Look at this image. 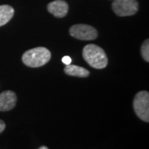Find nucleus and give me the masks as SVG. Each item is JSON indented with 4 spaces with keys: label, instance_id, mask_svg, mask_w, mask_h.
<instances>
[{
    "label": "nucleus",
    "instance_id": "39448f33",
    "mask_svg": "<svg viewBox=\"0 0 149 149\" xmlns=\"http://www.w3.org/2000/svg\"><path fill=\"white\" fill-rule=\"evenodd\" d=\"M70 34L79 40H95L98 37V32L95 27L86 24H76L70 28Z\"/></svg>",
    "mask_w": 149,
    "mask_h": 149
},
{
    "label": "nucleus",
    "instance_id": "9b49d317",
    "mask_svg": "<svg viewBox=\"0 0 149 149\" xmlns=\"http://www.w3.org/2000/svg\"><path fill=\"white\" fill-rule=\"evenodd\" d=\"M62 62L64 63L65 65H68L71 63V58L68 56H64L63 58H62Z\"/></svg>",
    "mask_w": 149,
    "mask_h": 149
},
{
    "label": "nucleus",
    "instance_id": "f257e3e1",
    "mask_svg": "<svg viewBox=\"0 0 149 149\" xmlns=\"http://www.w3.org/2000/svg\"><path fill=\"white\" fill-rule=\"evenodd\" d=\"M83 57L88 64L95 69H103L108 65L106 53L95 44L85 46L83 49Z\"/></svg>",
    "mask_w": 149,
    "mask_h": 149
},
{
    "label": "nucleus",
    "instance_id": "7ed1b4c3",
    "mask_svg": "<svg viewBox=\"0 0 149 149\" xmlns=\"http://www.w3.org/2000/svg\"><path fill=\"white\" fill-rule=\"evenodd\" d=\"M133 109L140 119L144 122H149V94L148 91H140L135 95Z\"/></svg>",
    "mask_w": 149,
    "mask_h": 149
},
{
    "label": "nucleus",
    "instance_id": "9d476101",
    "mask_svg": "<svg viewBox=\"0 0 149 149\" xmlns=\"http://www.w3.org/2000/svg\"><path fill=\"white\" fill-rule=\"evenodd\" d=\"M141 52L143 59L148 62L149 61V41L148 39H147L146 41H144V42L142 45L141 48Z\"/></svg>",
    "mask_w": 149,
    "mask_h": 149
},
{
    "label": "nucleus",
    "instance_id": "20e7f679",
    "mask_svg": "<svg viewBox=\"0 0 149 149\" xmlns=\"http://www.w3.org/2000/svg\"><path fill=\"white\" fill-rule=\"evenodd\" d=\"M112 8L118 16H132L139 10V3L137 0H115Z\"/></svg>",
    "mask_w": 149,
    "mask_h": 149
},
{
    "label": "nucleus",
    "instance_id": "0eeeda50",
    "mask_svg": "<svg viewBox=\"0 0 149 149\" xmlns=\"http://www.w3.org/2000/svg\"><path fill=\"white\" fill-rule=\"evenodd\" d=\"M68 8L67 3L63 0H56L47 5L48 12L56 17H64L68 13Z\"/></svg>",
    "mask_w": 149,
    "mask_h": 149
},
{
    "label": "nucleus",
    "instance_id": "6e6552de",
    "mask_svg": "<svg viewBox=\"0 0 149 149\" xmlns=\"http://www.w3.org/2000/svg\"><path fill=\"white\" fill-rule=\"evenodd\" d=\"M65 73L70 76L76 77H88L90 74V71L84 67H80L74 65H68L64 70Z\"/></svg>",
    "mask_w": 149,
    "mask_h": 149
},
{
    "label": "nucleus",
    "instance_id": "423d86ee",
    "mask_svg": "<svg viewBox=\"0 0 149 149\" xmlns=\"http://www.w3.org/2000/svg\"><path fill=\"white\" fill-rule=\"evenodd\" d=\"M16 104L17 95L14 92L6 91L0 94V111H9L15 107Z\"/></svg>",
    "mask_w": 149,
    "mask_h": 149
},
{
    "label": "nucleus",
    "instance_id": "ddd939ff",
    "mask_svg": "<svg viewBox=\"0 0 149 149\" xmlns=\"http://www.w3.org/2000/svg\"><path fill=\"white\" fill-rule=\"evenodd\" d=\"M38 149H49V148H47V147H45V146H42V147L39 148Z\"/></svg>",
    "mask_w": 149,
    "mask_h": 149
},
{
    "label": "nucleus",
    "instance_id": "f8f14e48",
    "mask_svg": "<svg viewBox=\"0 0 149 149\" xmlns=\"http://www.w3.org/2000/svg\"><path fill=\"white\" fill-rule=\"evenodd\" d=\"M5 127H6L5 123L3 122V120H1V119H0V133H2V132L5 129Z\"/></svg>",
    "mask_w": 149,
    "mask_h": 149
},
{
    "label": "nucleus",
    "instance_id": "1a4fd4ad",
    "mask_svg": "<svg viewBox=\"0 0 149 149\" xmlns=\"http://www.w3.org/2000/svg\"><path fill=\"white\" fill-rule=\"evenodd\" d=\"M14 15V9L9 5L0 6V27L7 24Z\"/></svg>",
    "mask_w": 149,
    "mask_h": 149
},
{
    "label": "nucleus",
    "instance_id": "f03ea898",
    "mask_svg": "<svg viewBox=\"0 0 149 149\" xmlns=\"http://www.w3.org/2000/svg\"><path fill=\"white\" fill-rule=\"evenodd\" d=\"M52 56L51 52L45 47L32 48L22 55V62L29 67H40L46 65Z\"/></svg>",
    "mask_w": 149,
    "mask_h": 149
}]
</instances>
